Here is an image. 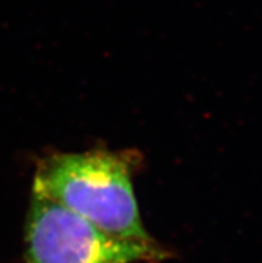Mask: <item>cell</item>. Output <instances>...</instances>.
Here are the masks:
<instances>
[{"label":"cell","mask_w":262,"mask_h":263,"mask_svg":"<svg viewBox=\"0 0 262 263\" xmlns=\"http://www.w3.org/2000/svg\"><path fill=\"white\" fill-rule=\"evenodd\" d=\"M136 160L131 151L54 153L38 163L32 197L60 204L110 235L154 243L134 193Z\"/></svg>","instance_id":"cell-1"},{"label":"cell","mask_w":262,"mask_h":263,"mask_svg":"<svg viewBox=\"0 0 262 263\" xmlns=\"http://www.w3.org/2000/svg\"><path fill=\"white\" fill-rule=\"evenodd\" d=\"M27 263H135L163 258L155 243L104 233L51 200L32 197L24 226Z\"/></svg>","instance_id":"cell-2"}]
</instances>
